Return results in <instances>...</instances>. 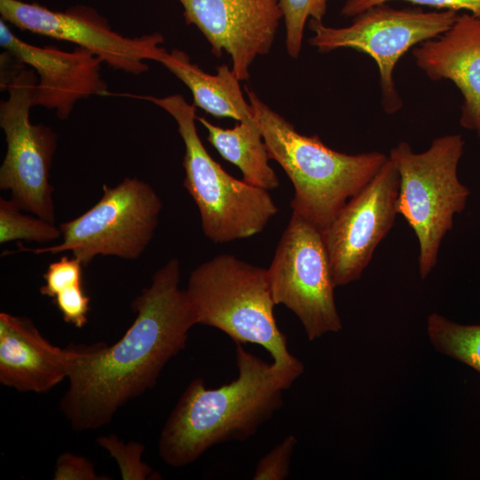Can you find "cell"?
Here are the masks:
<instances>
[{
	"label": "cell",
	"mask_w": 480,
	"mask_h": 480,
	"mask_svg": "<svg viewBox=\"0 0 480 480\" xmlns=\"http://www.w3.org/2000/svg\"><path fill=\"white\" fill-rule=\"evenodd\" d=\"M180 278V261L172 258L132 301L136 317L122 338L110 347L90 345L76 362L60 402L74 430L110 423L123 405L152 388L167 363L185 348L197 322Z\"/></svg>",
	"instance_id": "6da1fadb"
},
{
	"label": "cell",
	"mask_w": 480,
	"mask_h": 480,
	"mask_svg": "<svg viewBox=\"0 0 480 480\" xmlns=\"http://www.w3.org/2000/svg\"><path fill=\"white\" fill-rule=\"evenodd\" d=\"M237 377L216 388L194 379L168 416L158 439V454L173 468L188 466L214 445L245 441L284 404L295 380L236 344Z\"/></svg>",
	"instance_id": "7a4b0ae2"
},
{
	"label": "cell",
	"mask_w": 480,
	"mask_h": 480,
	"mask_svg": "<svg viewBox=\"0 0 480 480\" xmlns=\"http://www.w3.org/2000/svg\"><path fill=\"white\" fill-rule=\"evenodd\" d=\"M244 89L269 159L283 168L292 183V212L323 230L373 180L388 157L376 151L356 155L335 151L317 135L298 132L252 90Z\"/></svg>",
	"instance_id": "3957f363"
},
{
	"label": "cell",
	"mask_w": 480,
	"mask_h": 480,
	"mask_svg": "<svg viewBox=\"0 0 480 480\" xmlns=\"http://www.w3.org/2000/svg\"><path fill=\"white\" fill-rule=\"evenodd\" d=\"M185 291L197 324L219 329L236 344L261 346L274 366L293 380L303 373L276 324L267 268L219 254L191 271Z\"/></svg>",
	"instance_id": "277c9868"
},
{
	"label": "cell",
	"mask_w": 480,
	"mask_h": 480,
	"mask_svg": "<svg viewBox=\"0 0 480 480\" xmlns=\"http://www.w3.org/2000/svg\"><path fill=\"white\" fill-rule=\"evenodd\" d=\"M168 112L185 145L183 186L196 204L204 235L215 244L260 233L278 208L268 190L228 174L207 152L196 130V106L180 94L163 98L132 95Z\"/></svg>",
	"instance_id": "5b68a950"
},
{
	"label": "cell",
	"mask_w": 480,
	"mask_h": 480,
	"mask_svg": "<svg viewBox=\"0 0 480 480\" xmlns=\"http://www.w3.org/2000/svg\"><path fill=\"white\" fill-rule=\"evenodd\" d=\"M464 140L460 134L435 139L424 152L407 142L392 148L388 158L399 174L397 213L412 228L419 244L418 265L425 279L437 262L444 236L466 207L469 189L458 177Z\"/></svg>",
	"instance_id": "8992f818"
},
{
	"label": "cell",
	"mask_w": 480,
	"mask_h": 480,
	"mask_svg": "<svg viewBox=\"0 0 480 480\" xmlns=\"http://www.w3.org/2000/svg\"><path fill=\"white\" fill-rule=\"evenodd\" d=\"M1 89L8 99L0 104V126L5 134L7 151L0 167V188L10 191L21 209L35 216L55 221L50 183V169L57 146V135L48 126L33 124L36 73L7 52L1 54Z\"/></svg>",
	"instance_id": "52a82bcc"
},
{
	"label": "cell",
	"mask_w": 480,
	"mask_h": 480,
	"mask_svg": "<svg viewBox=\"0 0 480 480\" xmlns=\"http://www.w3.org/2000/svg\"><path fill=\"white\" fill-rule=\"evenodd\" d=\"M163 203L146 181L125 178L115 187L103 185L100 199L80 216L60 224L61 243L36 249V254L70 252L84 267L97 256L136 260L151 242Z\"/></svg>",
	"instance_id": "ba28073f"
},
{
	"label": "cell",
	"mask_w": 480,
	"mask_h": 480,
	"mask_svg": "<svg viewBox=\"0 0 480 480\" xmlns=\"http://www.w3.org/2000/svg\"><path fill=\"white\" fill-rule=\"evenodd\" d=\"M458 16L454 11L397 9L382 4L355 16L344 28L327 27L322 21L309 20L314 35L308 42L319 52L351 48L371 56L380 71L384 110L394 113L402 107L393 81L396 64L412 46L448 30Z\"/></svg>",
	"instance_id": "9c48e42d"
},
{
	"label": "cell",
	"mask_w": 480,
	"mask_h": 480,
	"mask_svg": "<svg viewBox=\"0 0 480 480\" xmlns=\"http://www.w3.org/2000/svg\"><path fill=\"white\" fill-rule=\"evenodd\" d=\"M267 275L276 305H284L298 317L309 341L341 330L322 230L296 212L281 236Z\"/></svg>",
	"instance_id": "30bf717a"
},
{
	"label": "cell",
	"mask_w": 480,
	"mask_h": 480,
	"mask_svg": "<svg viewBox=\"0 0 480 480\" xmlns=\"http://www.w3.org/2000/svg\"><path fill=\"white\" fill-rule=\"evenodd\" d=\"M2 19L21 30L68 41L85 48L114 69L140 75L148 69L145 60L160 61L166 52L160 33L126 37L114 31L95 10L74 6L50 10L36 3L0 0Z\"/></svg>",
	"instance_id": "8fae6325"
},
{
	"label": "cell",
	"mask_w": 480,
	"mask_h": 480,
	"mask_svg": "<svg viewBox=\"0 0 480 480\" xmlns=\"http://www.w3.org/2000/svg\"><path fill=\"white\" fill-rule=\"evenodd\" d=\"M399 174L388 158L373 180L322 230L335 286L358 280L397 214Z\"/></svg>",
	"instance_id": "7c38bea8"
},
{
	"label": "cell",
	"mask_w": 480,
	"mask_h": 480,
	"mask_svg": "<svg viewBox=\"0 0 480 480\" xmlns=\"http://www.w3.org/2000/svg\"><path fill=\"white\" fill-rule=\"evenodd\" d=\"M185 21L196 26L211 45L212 52H224L240 81L250 77V66L269 52L280 20L279 0H178Z\"/></svg>",
	"instance_id": "4fadbf2b"
},
{
	"label": "cell",
	"mask_w": 480,
	"mask_h": 480,
	"mask_svg": "<svg viewBox=\"0 0 480 480\" xmlns=\"http://www.w3.org/2000/svg\"><path fill=\"white\" fill-rule=\"evenodd\" d=\"M0 45L38 75L33 106L55 110L61 120L69 117L79 100L92 95H110L100 72L103 61L85 48L77 46L72 52H66L55 45L30 44L16 36L3 19Z\"/></svg>",
	"instance_id": "5bb4252c"
},
{
	"label": "cell",
	"mask_w": 480,
	"mask_h": 480,
	"mask_svg": "<svg viewBox=\"0 0 480 480\" xmlns=\"http://www.w3.org/2000/svg\"><path fill=\"white\" fill-rule=\"evenodd\" d=\"M90 345L59 348L32 320L0 313V383L20 392L45 393L68 378Z\"/></svg>",
	"instance_id": "9a60e30c"
},
{
	"label": "cell",
	"mask_w": 480,
	"mask_h": 480,
	"mask_svg": "<svg viewBox=\"0 0 480 480\" xmlns=\"http://www.w3.org/2000/svg\"><path fill=\"white\" fill-rule=\"evenodd\" d=\"M412 53L429 78L449 79L458 87L463 96L460 125L480 136V18L459 14L448 30Z\"/></svg>",
	"instance_id": "2e32d148"
},
{
	"label": "cell",
	"mask_w": 480,
	"mask_h": 480,
	"mask_svg": "<svg viewBox=\"0 0 480 480\" xmlns=\"http://www.w3.org/2000/svg\"><path fill=\"white\" fill-rule=\"evenodd\" d=\"M190 90L194 105L218 118H232L237 122L253 117L252 108L243 95L240 80L226 64L215 75L204 71L190 61L183 51L165 52L160 61Z\"/></svg>",
	"instance_id": "e0dca14e"
},
{
	"label": "cell",
	"mask_w": 480,
	"mask_h": 480,
	"mask_svg": "<svg viewBox=\"0 0 480 480\" xmlns=\"http://www.w3.org/2000/svg\"><path fill=\"white\" fill-rule=\"evenodd\" d=\"M206 129L207 140L228 162L235 164L245 182L272 190L279 186V180L269 165V157L260 129L254 116L238 122L234 128L224 129L203 116H197Z\"/></svg>",
	"instance_id": "ac0fdd59"
},
{
	"label": "cell",
	"mask_w": 480,
	"mask_h": 480,
	"mask_svg": "<svg viewBox=\"0 0 480 480\" xmlns=\"http://www.w3.org/2000/svg\"><path fill=\"white\" fill-rule=\"evenodd\" d=\"M427 332L435 348L480 373V324H460L432 313Z\"/></svg>",
	"instance_id": "d6986e66"
},
{
	"label": "cell",
	"mask_w": 480,
	"mask_h": 480,
	"mask_svg": "<svg viewBox=\"0 0 480 480\" xmlns=\"http://www.w3.org/2000/svg\"><path fill=\"white\" fill-rule=\"evenodd\" d=\"M11 198H0V244L24 240L40 244L61 237L60 227L37 216L24 215Z\"/></svg>",
	"instance_id": "ffe728a7"
},
{
	"label": "cell",
	"mask_w": 480,
	"mask_h": 480,
	"mask_svg": "<svg viewBox=\"0 0 480 480\" xmlns=\"http://www.w3.org/2000/svg\"><path fill=\"white\" fill-rule=\"evenodd\" d=\"M330 0H279L285 24V46L288 54L300 55L308 20L322 21Z\"/></svg>",
	"instance_id": "44dd1931"
},
{
	"label": "cell",
	"mask_w": 480,
	"mask_h": 480,
	"mask_svg": "<svg viewBox=\"0 0 480 480\" xmlns=\"http://www.w3.org/2000/svg\"><path fill=\"white\" fill-rule=\"evenodd\" d=\"M97 442L116 460L122 479L145 480L152 476V468L141 460L142 444L135 441L124 443L115 435L100 436Z\"/></svg>",
	"instance_id": "7402d4cb"
},
{
	"label": "cell",
	"mask_w": 480,
	"mask_h": 480,
	"mask_svg": "<svg viewBox=\"0 0 480 480\" xmlns=\"http://www.w3.org/2000/svg\"><path fill=\"white\" fill-rule=\"evenodd\" d=\"M83 263L75 256L63 255L52 262L43 277L44 284L39 289L42 295L53 299L61 291L83 282Z\"/></svg>",
	"instance_id": "603a6c76"
},
{
	"label": "cell",
	"mask_w": 480,
	"mask_h": 480,
	"mask_svg": "<svg viewBox=\"0 0 480 480\" xmlns=\"http://www.w3.org/2000/svg\"><path fill=\"white\" fill-rule=\"evenodd\" d=\"M297 437L288 435L258 461L253 480H284L290 475L291 458Z\"/></svg>",
	"instance_id": "cb8c5ba5"
},
{
	"label": "cell",
	"mask_w": 480,
	"mask_h": 480,
	"mask_svg": "<svg viewBox=\"0 0 480 480\" xmlns=\"http://www.w3.org/2000/svg\"><path fill=\"white\" fill-rule=\"evenodd\" d=\"M393 0H347L341 9L345 17H355L371 7ZM412 4L432 7L437 11H465L480 18V0H404Z\"/></svg>",
	"instance_id": "d4e9b609"
},
{
	"label": "cell",
	"mask_w": 480,
	"mask_h": 480,
	"mask_svg": "<svg viewBox=\"0 0 480 480\" xmlns=\"http://www.w3.org/2000/svg\"><path fill=\"white\" fill-rule=\"evenodd\" d=\"M90 301L91 299L84 289V284L72 285L52 299L63 320L76 328H82L87 324Z\"/></svg>",
	"instance_id": "484cf974"
},
{
	"label": "cell",
	"mask_w": 480,
	"mask_h": 480,
	"mask_svg": "<svg viewBox=\"0 0 480 480\" xmlns=\"http://www.w3.org/2000/svg\"><path fill=\"white\" fill-rule=\"evenodd\" d=\"M54 480H108L111 477L99 475L94 465L86 458L70 452L61 453L55 465Z\"/></svg>",
	"instance_id": "4316f807"
}]
</instances>
